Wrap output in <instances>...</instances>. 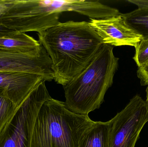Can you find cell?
Masks as SVG:
<instances>
[{
    "mask_svg": "<svg viewBox=\"0 0 148 147\" xmlns=\"http://www.w3.org/2000/svg\"><path fill=\"white\" fill-rule=\"evenodd\" d=\"M88 22L103 44L113 47L129 46L136 48L142 39L141 36L126 24L121 14L104 19H90Z\"/></svg>",
    "mask_w": 148,
    "mask_h": 147,
    "instance_id": "ba28073f",
    "label": "cell"
},
{
    "mask_svg": "<svg viewBox=\"0 0 148 147\" xmlns=\"http://www.w3.org/2000/svg\"><path fill=\"white\" fill-rule=\"evenodd\" d=\"M43 80L41 76L33 73L0 72V90L19 107Z\"/></svg>",
    "mask_w": 148,
    "mask_h": 147,
    "instance_id": "9c48e42d",
    "label": "cell"
},
{
    "mask_svg": "<svg viewBox=\"0 0 148 147\" xmlns=\"http://www.w3.org/2000/svg\"><path fill=\"white\" fill-rule=\"evenodd\" d=\"M38 35L52 60L54 80L63 86L85 68L103 44L85 21L60 22Z\"/></svg>",
    "mask_w": 148,
    "mask_h": 147,
    "instance_id": "6da1fadb",
    "label": "cell"
},
{
    "mask_svg": "<svg viewBox=\"0 0 148 147\" xmlns=\"http://www.w3.org/2000/svg\"><path fill=\"white\" fill-rule=\"evenodd\" d=\"M19 107L6 96L4 91L0 90V132L14 115Z\"/></svg>",
    "mask_w": 148,
    "mask_h": 147,
    "instance_id": "4fadbf2b",
    "label": "cell"
},
{
    "mask_svg": "<svg viewBox=\"0 0 148 147\" xmlns=\"http://www.w3.org/2000/svg\"><path fill=\"white\" fill-rule=\"evenodd\" d=\"M3 13V9L2 8H0V17H1L2 14ZM1 25H0V31L1 30Z\"/></svg>",
    "mask_w": 148,
    "mask_h": 147,
    "instance_id": "e0dca14e",
    "label": "cell"
},
{
    "mask_svg": "<svg viewBox=\"0 0 148 147\" xmlns=\"http://www.w3.org/2000/svg\"><path fill=\"white\" fill-rule=\"evenodd\" d=\"M41 45L26 33L11 32L0 36V49L23 54L36 52Z\"/></svg>",
    "mask_w": 148,
    "mask_h": 147,
    "instance_id": "30bf717a",
    "label": "cell"
},
{
    "mask_svg": "<svg viewBox=\"0 0 148 147\" xmlns=\"http://www.w3.org/2000/svg\"><path fill=\"white\" fill-rule=\"evenodd\" d=\"M94 123L88 115L72 112L65 102L51 98L38 112L31 147H79Z\"/></svg>",
    "mask_w": 148,
    "mask_h": 147,
    "instance_id": "277c9868",
    "label": "cell"
},
{
    "mask_svg": "<svg viewBox=\"0 0 148 147\" xmlns=\"http://www.w3.org/2000/svg\"><path fill=\"white\" fill-rule=\"evenodd\" d=\"M127 1L136 5L138 7H148V0H127Z\"/></svg>",
    "mask_w": 148,
    "mask_h": 147,
    "instance_id": "2e32d148",
    "label": "cell"
},
{
    "mask_svg": "<svg viewBox=\"0 0 148 147\" xmlns=\"http://www.w3.org/2000/svg\"><path fill=\"white\" fill-rule=\"evenodd\" d=\"M0 72H19L41 76L46 81L54 79L52 62L41 45L36 52L23 54L0 49Z\"/></svg>",
    "mask_w": 148,
    "mask_h": 147,
    "instance_id": "52a82bcc",
    "label": "cell"
},
{
    "mask_svg": "<svg viewBox=\"0 0 148 147\" xmlns=\"http://www.w3.org/2000/svg\"><path fill=\"white\" fill-rule=\"evenodd\" d=\"M146 92H147V100H146V102L148 106V85L147 87V89H146Z\"/></svg>",
    "mask_w": 148,
    "mask_h": 147,
    "instance_id": "ac0fdd59",
    "label": "cell"
},
{
    "mask_svg": "<svg viewBox=\"0 0 148 147\" xmlns=\"http://www.w3.org/2000/svg\"><path fill=\"white\" fill-rule=\"evenodd\" d=\"M73 11L90 19L118 15L117 9L98 1L86 0H13L5 14L10 28L17 33L46 30L60 22L61 13Z\"/></svg>",
    "mask_w": 148,
    "mask_h": 147,
    "instance_id": "7a4b0ae2",
    "label": "cell"
},
{
    "mask_svg": "<svg viewBox=\"0 0 148 147\" xmlns=\"http://www.w3.org/2000/svg\"><path fill=\"white\" fill-rule=\"evenodd\" d=\"M41 81L11 120L0 132V147H31V138L36 119L45 101L51 98Z\"/></svg>",
    "mask_w": 148,
    "mask_h": 147,
    "instance_id": "5b68a950",
    "label": "cell"
},
{
    "mask_svg": "<svg viewBox=\"0 0 148 147\" xmlns=\"http://www.w3.org/2000/svg\"><path fill=\"white\" fill-rule=\"evenodd\" d=\"M133 59L138 67L148 64V39H142L135 48Z\"/></svg>",
    "mask_w": 148,
    "mask_h": 147,
    "instance_id": "5bb4252c",
    "label": "cell"
},
{
    "mask_svg": "<svg viewBox=\"0 0 148 147\" xmlns=\"http://www.w3.org/2000/svg\"><path fill=\"white\" fill-rule=\"evenodd\" d=\"M137 75L141 85H148V64L138 67Z\"/></svg>",
    "mask_w": 148,
    "mask_h": 147,
    "instance_id": "9a60e30c",
    "label": "cell"
},
{
    "mask_svg": "<svg viewBox=\"0 0 148 147\" xmlns=\"http://www.w3.org/2000/svg\"><path fill=\"white\" fill-rule=\"evenodd\" d=\"M121 15L126 24L141 36L143 39H148V7H138Z\"/></svg>",
    "mask_w": 148,
    "mask_h": 147,
    "instance_id": "7c38bea8",
    "label": "cell"
},
{
    "mask_svg": "<svg viewBox=\"0 0 148 147\" xmlns=\"http://www.w3.org/2000/svg\"><path fill=\"white\" fill-rule=\"evenodd\" d=\"M109 122V147H135L148 122L147 104L137 94Z\"/></svg>",
    "mask_w": 148,
    "mask_h": 147,
    "instance_id": "8992f818",
    "label": "cell"
},
{
    "mask_svg": "<svg viewBox=\"0 0 148 147\" xmlns=\"http://www.w3.org/2000/svg\"><path fill=\"white\" fill-rule=\"evenodd\" d=\"M113 49L112 46L103 44L85 68L63 86L65 104L70 111L88 115L100 108L118 69L119 59Z\"/></svg>",
    "mask_w": 148,
    "mask_h": 147,
    "instance_id": "3957f363",
    "label": "cell"
},
{
    "mask_svg": "<svg viewBox=\"0 0 148 147\" xmlns=\"http://www.w3.org/2000/svg\"><path fill=\"white\" fill-rule=\"evenodd\" d=\"M110 122H95L79 147H109Z\"/></svg>",
    "mask_w": 148,
    "mask_h": 147,
    "instance_id": "8fae6325",
    "label": "cell"
}]
</instances>
